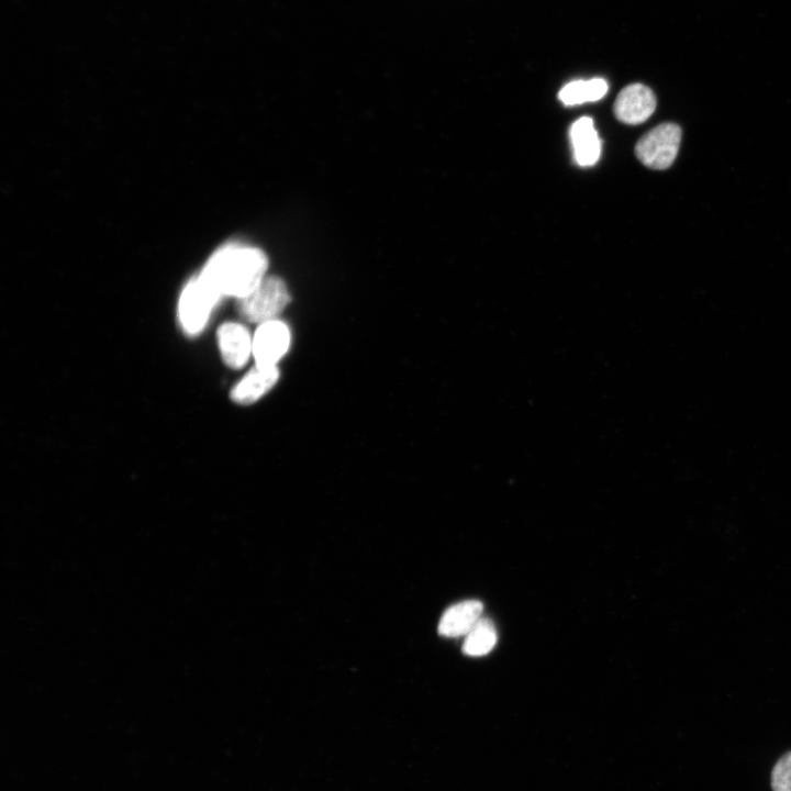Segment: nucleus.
Listing matches in <instances>:
<instances>
[{"label": "nucleus", "instance_id": "nucleus-5", "mask_svg": "<svg viewBox=\"0 0 791 791\" xmlns=\"http://www.w3.org/2000/svg\"><path fill=\"white\" fill-rule=\"evenodd\" d=\"M290 342V330L282 321L277 319L259 324L253 336V356L256 365L276 366L288 352Z\"/></svg>", "mask_w": 791, "mask_h": 791}, {"label": "nucleus", "instance_id": "nucleus-11", "mask_svg": "<svg viewBox=\"0 0 791 791\" xmlns=\"http://www.w3.org/2000/svg\"><path fill=\"white\" fill-rule=\"evenodd\" d=\"M608 89V82L603 78L578 79L565 85L558 92V99L565 105L593 102L603 98Z\"/></svg>", "mask_w": 791, "mask_h": 791}, {"label": "nucleus", "instance_id": "nucleus-2", "mask_svg": "<svg viewBox=\"0 0 791 791\" xmlns=\"http://www.w3.org/2000/svg\"><path fill=\"white\" fill-rule=\"evenodd\" d=\"M290 296L283 280L278 277H265L246 297L239 299L241 315L252 323H265L277 316L289 303Z\"/></svg>", "mask_w": 791, "mask_h": 791}, {"label": "nucleus", "instance_id": "nucleus-13", "mask_svg": "<svg viewBox=\"0 0 791 791\" xmlns=\"http://www.w3.org/2000/svg\"><path fill=\"white\" fill-rule=\"evenodd\" d=\"M771 786L773 791H791V751L783 755L773 767Z\"/></svg>", "mask_w": 791, "mask_h": 791}, {"label": "nucleus", "instance_id": "nucleus-8", "mask_svg": "<svg viewBox=\"0 0 791 791\" xmlns=\"http://www.w3.org/2000/svg\"><path fill=\"white\" fill-rule=\"evenodd\" d=\"M482 610L478 600H465L449 606L438 622V633L445 637L466 636L482 617Z\"/></svg>", "mask_w": 791, "mask_h": 791}, {"label": "nucleus", "instance_id": "nucleus-9", "mask_svg": "<svg viewBox=\"0 0 791 791\" xmlns=\"http://www.w3.org/2000/svg\"><path fill=\"white\" fill-rule=\"evenodd\" d=\"M277 366L252 368L232 389L231 398L239 404H250L266 394L278 381Z\"/></svg>", "mask_w": 791, "mask_h": 791}, {"label": "nucleus", "instance_id": "nucleus-7", "mask_svg": "<svg viewBox=\"0 0 791 791\" xmlns=\"http://www.w3.org/2000/svg\"><path fill=\"white\" fill-rule=\"evenodd\" d=\"M216 337L222 359L231 368H242L253 355V337L243 324L224 323Z\"/></svg>", "mask_w": 791, "mask_h": 791}, {"label": "nucleus", "instance_id": "nucleus-1", "mask_svg": "<svg viewBox=\"0 0 791 791\" xmlns=\"http://www.w3.org/2000/svg\"><path fill=\"white\" fill-rule=\"evenodd\" d=\"M267 259L253 247L227 246L215 253L200 276L222 298L249 294L265 278Z\"/></svg>", "mask_w": 791, "mask_h": 791}, {"label": "nucleus", "instance_id": "nucleus-6", "mask_svg": "<svg viewBox=\"0 0 791 791\" xmlns=\"http://www.w3.org/2000/svg\"><path fill=\"white\" fill-rule=\"evenodd\" d=\"M656 103V97L650 88L643 83H632L617 94L613 111L619 121L639 124L654 113Z\"/></svg>", "mask_w": 791, "mask_h": 791}, {"label": "nucleus", "instance_id": "nucleus-3", "mask_svg": "<svg viewBox=\"0 0 791 791\" xmlns=\"http://www.w3.org/2000/svg\"><path fill=\"white\" fill-rule=\"evenodd\" d=\"M221 297L199 275L183 288L178 304L180 325L188 335L200 333Z\"/></svg>", "mask_w": 791, "mask_h": 791}, {"label": "nucleus", "instance_id": "nucleus-12", "mask_svg": "<svg viewBox=\"0 0 791 791\" xmlns=\"http://www.w3.org/2000/svg\"><path fill=\"white\" fill-rule=\"evenodd\" d=\"M497 638V631L493 623L482 616L465 636L463 651L470 657L484 656L492 650Z\"/></svg>", "mask_w": 791, "mask_h": 791}, {"label": "nucleus", "instance_id": "nucleus-10", "mask_svg": "<svg viewBox=\"0 0 791 791\" xmlns=\"http://www.w3.org/2000/svg\"><path fill=\"white\" fill-rule=\"evenodd\" d=\"M573 157L579 166L594 165L601 153V140L591 118L582 116L570 127Z\"/></svg>", "mask_w": 791, "mask_h": 791}, {"label": "nucleus", "instance_id": "nucleus-4", "mask_svg": "<svg viewBox=\"0 0 791 791\" xmlns=\"http://www.w3.org/2000/svg\"><path fill=\"white\" fill-rule=\"evenodd\" d=\"M681 141L676 123H661L644 134L635 146L639 161L648 168L667 169L675 161Z\"/></svg>", "mask_w": 791, "mask_h": 791}]
</instances>
